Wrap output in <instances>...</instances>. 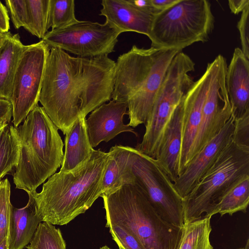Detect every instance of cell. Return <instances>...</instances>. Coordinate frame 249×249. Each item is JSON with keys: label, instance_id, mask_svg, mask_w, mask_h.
<instances>
[{"label": "cell", "instance_id": "cell-1", "mask_svg": "<svg viewBox=\"0 0 249 249\" xmlns=\"http://www.w3.org/2000/svg\"><path fill=\"white\" fill-rule=\"evenodd\" d=\"M50 49L39 102L65 134L79 117L110 100L115 62L107 55L82 58Z\"/></svg>", "mask_w": 249, "mask_h": 249}, {"label": "cell", "instance_id": "cell-2", "mask_svg": "<svg viewBox=\"0 0 249 249\" xmlns=\"http://www.w3.org/2000/svg\"><path fill=\"white\" fill-rule=\"evenodd\" d=\"M108 158V153L94 150L73 169L50 177L40 193L29 194L34 199L39 221L62 226L85 213L102 195Z\"/></svg>", "mask_w": 249, "mask_h": 249}, {"label": "cell", "instance_id": "cell-3", "mask_svg": "<svg viewBox=\"0 0 249 249\" xmlns=\"http://www.w3.org/2000/svg\"><path fill=\"white\" fill-rule=\"evenodd\" d=\"M181 51L133 45L115 62L112 100L125 103L129 122L135 127L145 124L152 111L166 71Z\"/></svg>", "mask_w": 249, "mask_h": 249}, {"label": "cell", "instance_id": "cell-4", "mask_svg": "<svg viewBox=\"0 0 249 249\" xmlns=\"http://www.w3.org/2000/svg\"><path fill=\"white\" fill-rule=\"evenodd\" d=\"M101 197L107 227L116 225L123 228L143 249H179L183 227L163 219L136 183L124 185Z\"/></svg>", "mask_w": 249, "mask_h": 249}, {"label": "cell", "instance_id": "cell-5", "mask_svg": "<svg viewBox=\"0 0 249 249\" xmlns=\"http://www.w3.org/2000/svg\"><path fill=\"white\" fill-rule=\"evenodd\" d=\"M16 129L20 148L13 181L16 188L32 194L61 165L64 143L42 107L37 106Z\"/></svg>", "mask_w": 249, "mask_h": 249}, {"label": "cell", "instance_id": "cell-6", "mask_svg": "<svg viewBox=\"0 0 249 249\" xmlns=\"http://www.w3.org/2000/svg\"><path fill=\"white\" fill-rule=\"evenodd\" d=\"M214 24L211 5L206 0H179L157 13L148 37L151 47L182 50L207 41Z\"/></svg>", "mask_w": 249, "mask_h": 249}, {"label": "cell", "instance_id": "cell-7", "mask_svg": "<svg viewBox=\"0 0 249 249\" xmlns=\"http://www.w3.org/2000/svg\"><path fill=\"white\" fill-rule=\"evenodd\" d=\"M246 175H249V148L231 140L191 192L182 198L184 223L207 217L221 196Z\"/></svg>", "mask_w": 249, "mask_h": 249}, {"label": "cell", "instance_id": "cell-8", "mask_svg": "<svg viewBox=\"0 0 249 249\" xmlns=\"http://www.w3.org/2000/svg\"><path fill=\"white\" fill-rule=\"evenodd\" d=\"M194 71L188 60L176 57L170 64L145 124L142 140L135 149L155 159L165 128L172 113L194 83Z\"/></svg>", "mask_w": 249, "mask_h": 249}, {"label": "cell", "instance_id": "cell-9", "mask_svg": "<svg viewBox=\"0 0 249 249\" xmlns=\"http://www.w3.org/2000/svg\"><path fill=\"white\" fill-rule=\"evenodd\" d=\"M130 163L135 183L142 189L157 213L168 223L182 228V198L156 160L132 147Z\"/></svg>", "mask_w": 249, "mask_h": 249}, {"label": "cell", "instance_id": "cell-10", "mask_svg": "<svg viewBox=\"0 0 249 249\" xmlns=\"http://www.w3.org/2000/svg\"><path fill=\"white\" fill-rule=\"evenodd\" d=\"M50 49L41 40L26 45L15 74L10 98L12 122L17 127L37 106Z\"/></svg>", "mask_w": 249, "mask_h": 249}, {"label": "cell", "instance_id": "cell-11", "mask_svg": "<svg viewBox=\"0 0 249 249\" xmlns=\"http://www.w3.org/2000/svg\"><path fill=\"white\" fill-rule=\"evenodd\" d=\"M122 33L107 22L80 21L48 31L42 39L50 48H57L77 57L94 58L114 52Z\"/></svg>", "mask_w": 249, "mask_h": 249}, {"label": "cell", "instance_id": "cell-12", "mask_svg": "<svg viewBox=\"0 0 249 249\" xmlns=\"http://www.w3.org/2000/svg\"><path fill=\"white\" fill-rule=\"evenodd\" d=\"M212 71L204 100L200 125L190 155V160L224 127L232 114L226 87V58L219 54L211 62Z\"/></svg>", "mask_w": 249, "mask_h": 249}, {"label": "cell", "instance_id": "cell-13", "mask_svg": "<svg viewBox=\"0 0 249 249\" xmlns=\"http://www.w3.org/2000/svg\"><path fill=\"white\" fill-rule=\"evenodd\" d=\"M212 71V64L209 63L204 73L194 82L183 99L179 175L190 162L191 153L201 121L203 106L209 87Z\"/></svg>", "mask_w": 249, "mask_h": 249}, {"label": "cell", "instance_id": "cell-14", "mask_svg": "<svg viewBox=\"0 0 249 249\" xmlns=\"http://www.w3.org/2000/svg\"><path fill=\"white\" fill-rule=\"evenodd\" d=\"M235 118L233 114L220 131L193 157L174 183L183 198L196 186L231 140Z\"/></svg>", "mask_w": 249, "mask_h": 249}, {"label": "cell", "instance_id": "cell-15", "mask_svg": "<svg viewBox=\"0 0 249 249\" xmlns=\"http://www.w3.org/2000/svg\"><path fill=\"white\" fill-rule=\"evenodd\" d=\"M127 108L125 103L112 100L91 112L86 124L93 148L102 142H108L122 132H132L138 136L133 128L124 124L123 118L127 114Z\"/></svg>", "mask_w": 249, "mask_h": 249}, {"label": "cell", "instance_id": "cell-16", "mask_svg": "<svg viewBox=\"0 0 249 249\" xmlns=\"http://www.w3.org/2000/svg\"><path fill=\"white\" fill-rule=\"evenodd\" d=\"M100 15L122 33L133 32L149 36L156 13L139 8L130 0H103Z\"/></svg>", "mask_w": 249, "mask_h": 249}, {"label": "cell", "instance_id": "cell-17", "mask_svg": "<svg viewBox=\"0 0 249 249\" xmlns=\"http://www.w3.org/2000/svg\"><path fill=\"white\" fill-rule=\"evenodd\" d=\"M225 83L234 118L249 112V60L240 48L234 51Z\"/></svg>", "mask_w": 249, "mask_h": 249}, {"label": "cell", "instance_id": "cell-18", "mask_svg": "<svg viewBox=\"0 0 249 249\" xmlns=\"http://www.w3.org/2000/svg\"><path fill=\"white\" fill-rule=\"evenodd\" d=\"M183 99L174 110L165 128L155 158L158 164L173 182H174L179 176V165L182 144Z\"/></svg>", "mask_w": 249, "mask_h": 249}, {"label": "cell", "instance_id": "cell-19", "mask_svg": "<svg viewBox=\"0 0 249 249\" xmlns=\"http://www.w3.org/2000/svg\"><path fill=\"white\" fill-rule=\"evenodd\" d=\"M131 150V147L121 145L110 149L102 180V195L110 194L126 184H135L130 163Z\"/></svg>", "mask_w": 249, "mask_h": 249}, {"label": "cell", "instance_id": "cell-20", "mask_svg": "<svg viewBox=\"0 0 249 249\" xmlns=\"http://www.w3.org/2000/svg\"><path fill=\"white\" fill-rule=\"evenodd\" d=\"M86 117H79L65 133V153L60 171H70L83 163L94 150L90 143Z\"/></svg>", "mask_w": 249, "mask_h": 249}, {"label": "cell", "instance_id": "cell-21", "mask_svg": "<svg viewBox=\"0 0 249 249\" xmlns=\"http://www.w3.org/2000/svg\"><path fill=\"white\" fill-rule=\"evenodd\" d=\"M25 46L18 34L8 32L0 39V98L10 100L15 74Z\"/></svg>", "mask_w": 249, "mask_h": 249}, {"label": "cell", "instance_id": "cell-22", "mask_svg": "<svg viewBox=\"0 0 249 249\" xmlns=\"http://www.w3.org/2000/svg\"><path fill=\"white\" fill-rule=\"evenodd\" d=\"M27 205L22 208L12 209L9 235V249H23L32 239L41 222L36 214L34 199L28 194Z\"/></svg>", "mask_w": 249, "mask_h": 249}, {"label": "cell", "instance_id": "cell-23", "mask_svg": "<svg viewBox=\"0 0 249 249\" xmlns=\"http://www.w3.org/2000/svg\"><path fill=\"white\" fill-rule=\"evenodd\" d=\"M249 203V175L237 181L221 196L207 217L219 213L230 215L238 212L246 213Z\"/></svg>", "mask_w": 249, "mask_h": 249}, {"label": "cell", "instance_id": "cell-24", "mask_svg": "<svg viewBox=\"0 0 249 249\" xmlns=\"http://www.w3.org/2000/svg\"><path fill=\"white\" fill-rule=\"evenodd\" d=\"M20 148L16 127L7 123L0 129V181L18 165Z\"/></svg>", "mask_w": 249, "mask_h": 249}, {"label": "cell", "instance_id": "cell-25", "mask_svg": "<svg viewBox=\"0 0 249 249\" xmlns=\"http://www.w3.org/2000/svg\"><path fill=\"white\" fill-rule=\"evenodd\" d=\"M211 218L203 216L185 223L179 249H213L210 239Z\"/></svg>", "mask_w": 249, "mask_h": 249}, {"label": "cell", "instance_id": "cell-26", "mask_svg": "<svg viewBox=\"0 0 249 249\" xmlns=\"http://www.w3.org/2000/svg\"><path fill=\"white\" fill-rule=\"evenodd\" d=\"M28 22L25 29L39 38L48 32L50 0H26Z\"/></svg>", "mask_w": 249, "mask_h": 249}, {"label": "cell", "instance_id": "cell-27", "mask_svg": "<svg viewBox=\"0 0 249 249\" xmlns=\"http://www.w3.org/2000/svg\"><path fill=\"white\" fill-rule=\"evenodd\" d=\"M27 249H66L61 231L53 225L40 222Z\"/></svg>", "mask_w": 249, "mask_h": 249}, {"label": "cell", "instance_id": "cell-28", "mask_svg": "<svg viewBox=\"0 0 249 249\" xmlns=\"http://www.w3.org/2000/svg\"><path fill=\"white\" fill-rule=\"evenodd\" d=\"M78 21L75 17L74 0H50L49 29H63Z\"/></svg>", "mask_w": 249, "mask_h": 249}, {"label": "cell", "instance_id": "cell-29", "mask_svg": "<svg viewBox=\"0 0 249 249\" xmlns=\"http://www.w3.org/2000/svg\"><path fill=\"white\" fill-rule=\"evenodd\" d=\"M10 194V183L6 178L0 181V244L9 235L13 207Z\"/></svg>", "mask_w": 249, "mask_h": 249}, {"label": "cell", "instance_id": "cell-30", "mask_svg": "<svg viewBox=\"0 0 249 249\" xmlns=\"http://www.w3.org/2000/svg\"><path fill=\"white\" fill-rule=\"evenodd\" d=\"M5 3L15 28L19 29L21 27L25 28L28 22L26 0H6Z\"/></svg>", "mask_w": 249, "mask_h": 249}, {"label": "cell", "instance_id": "cell-31", "mask_svg": "<svg viewBox=\"0 0 249 249\" xmlns=\"http://www.w3.org/2000/svg\"><path fill=\"white\" fill-rule=\"evenodd\" d=\"M231 140L237 145L249 148V112L235 119Z\"/></svg>", "mask_w": 249, "mask_h": 249}, {"label": "cell", "instance_id": "cell-32", "mask_svg": "<svg viewBox=\"0 0 249 249\" xmlns=\"http://www.w3.org/2000/svg\"><path fill=\"white\" fill-rule=\"evenodd\" d=\"M112 237L118 240L125 249H143L137 240L123 228L116 225H109Z\"/></svg>", "mask_w": 249, "mask_h": 249}, {"label": "cell", "instance_id": "cell-33", "mask_svg": "<svg viewBox=\"0 0 249 249\" xmlns=\"http://www.w3.org/2000/svg\"><path fill=\"white\" fill-rule=\"evenodd\" d=\"M242 49L245 56L249 59V6L242 12L237 23Z\"/></svg>", "mask_w": 249, "mask_h": 249}, {"label": "cell", "instance_id": "cell-34", "mask_svg": "<svg viewBox=\"0 0 249 249\" xmlns=\"http://www.w3.org/2000/svg\"><path fill=\"white\" fill-rule=\"evenodd\" d=\"M12 117V107L11 102L0 98V118L6 120L9 123Z\"/></svg>", "mask_w": 249, "mask_h": 249}, {"label": "cell", "instance_id": "cell-35", "mask_svg": "<svg viewBox=\"0 0 249 249\" xmlns=\"http://www.w3.org/2000/svg\"><path fill=\"white\" fill-rule=\"evenodd\" d=\"M10 28L9 17L5 6L0 1V33L9 32Z\"/></svg>", "mask_w": 249, "mask_h": 249}, {"label": "cell", "instance_id": "cell-36", "mask_svg": "<svg viewBox=\"0 0 249 249\" xmlns=\"http://www.w3.org/2000/svg\"><path fill=\"white\" fill-rule=\"evenodd\" d=\"M228 5L231 12L234 14H238L247 7L249 6V0H230Z\"/></svg>", "mask_w": 249, "mask_h": 249}, {"label": "cell", "instance_id": "cell-37", "mask_svg": "<svg viewBox=\"0 0 249 249\" xmlns=\"http://www.w3.org/2000/svg\"><path fill=\"white\" fill-rule=\"evenodd\" d=\"M179 0H150L152 6L159 12L165 10L179 1Z\"/></svg>", "mask_w": 249, "mask_h": 249}, {"label": "cell", "instance_id": "cell-38", "mask_svg": "<svg viewBox=\"0 0 249 249\" xmlns=\"http://www.w3.org/2000/svg\"><path fill=\"white\" fill-rule=\"evenodd\" d=\"M0 249H9L8 238L5 239L0 244Z\"/></svg>", "mask_w": 249, "mask_h": 249}, {"label": "cell", "instance_id": "cell-39", "mask_svg": "<svg viewBox=\"0 0 249 249\" xmlns=\"http://www.w3.org/2000/svg\"><path fill=\"white\" fill-rule=\"evenodd\" d=\"M7 123H9L6 120L0 118V129Z\"/></svg>", "mask_w": 249, "mask_h": 249}, {"label": "cell", "instance_id": "cell-40", "mask_svg": "<svg viewBox=\"0 0 249 249\" xmlns=\"http://www.w3.org/2000/svg\"><path fill=\"white\" fill-rule=\"evenodd\" d=\"M113 239L116 242V243L117 244L119 249H125V248L121 245V244L120 243V242L118 240H117L116 239H115V238H113Z\"/></svg>", "mask_w": 249, "mask_h": 249}, {"label": "cell", "instance_id": "cell-41", "mask_svg": "<svg viewBox=\"0 0 249 249\" xmlns=\"http://www.w3.org/2000/svg\"><path fill=\"white\" fill-rule=\"evenodd\" d=\"M237 249H249V239H247L245 246L244 248H239Z\"/></svg>", "mask_w": 249, "mask_h": 249}, {"label": "cell", "instance_id": "cell-42", "mask_svg": "<svg viewBox=\"0 0 249 249\" xmlns=\"http://www.w3.org/2000/svg\"><path fill=\"white\" fill-rule=\"evenodd\" d=\"M99 249H111L110 248H109L108 247H107V246H104L101 248H100Z\"/></svg>", "mask_w": 249, "mask_h": 249}, {"label": "cell", "instance_id": "cell-43", "mask_svg": "<svg viewBox=\"0 0 249 249\" xmlns=\"http://www.w3.org/2000/svg\"><path fill=\"white\" fill-rule=\"evenodd\" d=\"M5 34V33H4ZM4 34L0 33V41Z\"/></svg>", "mask_w": 249, "mask_h": 249}]
</instances>
